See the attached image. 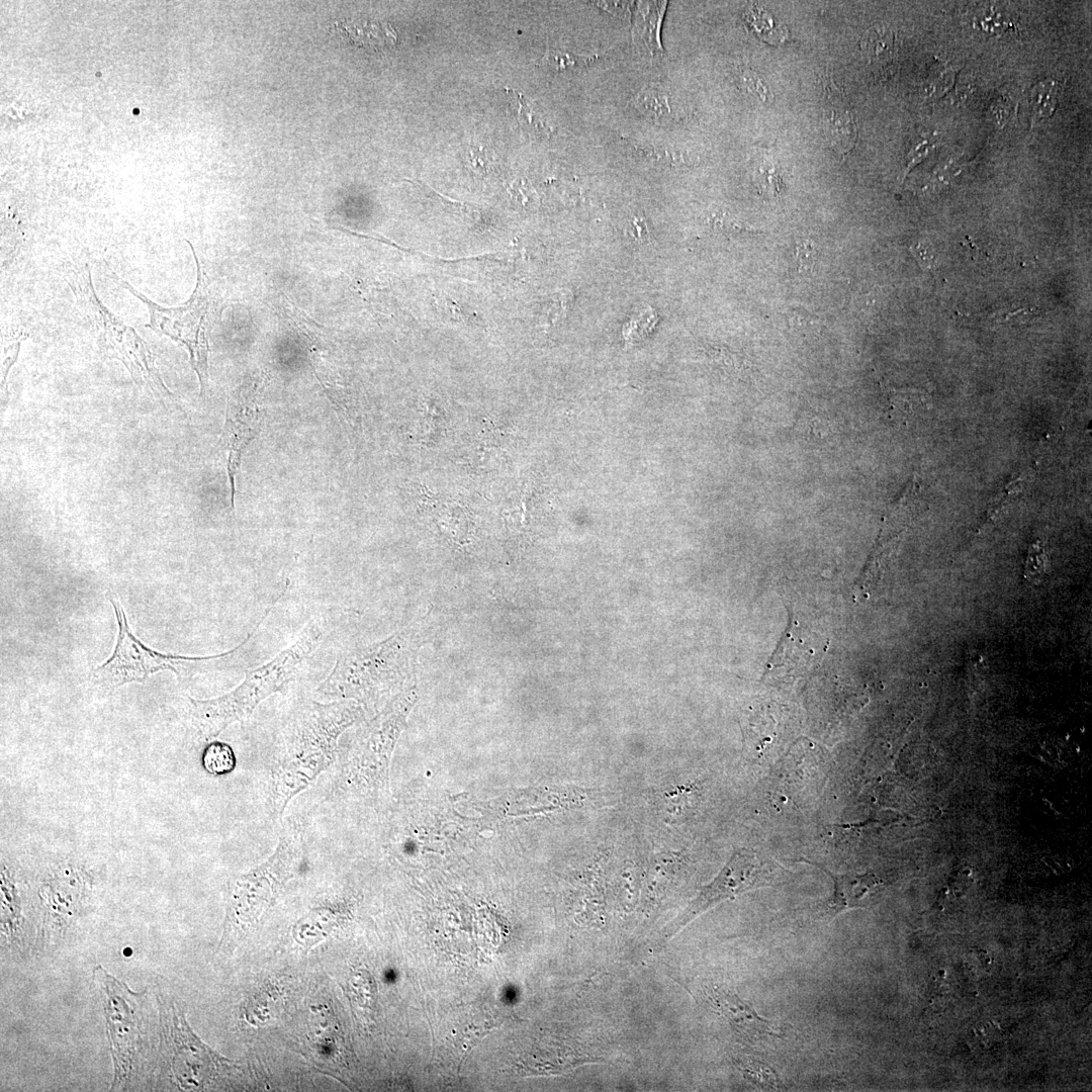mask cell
I'll return each instance as SVG.
<instances>
[{
	"label": "cell",
	"instance_id": "cell-21",
	"mask_svg": "<svg viewBox=\"0 0 1092 1092\" xmlns=\"http://www.w3.org/2000/svg\"><path fill=\"white\" fill-rule=\"evenodd\" d=\"M600 57L579 56L570 52L548 48L539 61V66L549 72L562 73L581 69L597 61Z\"/></svg>",
	"mask_w": 1092,
	"mask_h": 1092
},
{
	"label": "cell",
	"instance_id": "cell-12",
	"mask_svg": "<svg viewBox=\"0 0 1092 1092\" xmlns=\"http://www.w3.org/2000/svg\"><path fill=\"white\" fill-rule=\"evenodd\" d=\"M247 387L238 390L230 399L225 422L215 450L228 453V474L231 483V502L234 507L235 477L242 455L260 428V411L255 395Z\"/></svg>",
	"mask_w": 1092,
	"mask_h": 1092
},
{
	"label": "cell",
	"instance_id": "cell-13",
	"mask_svg": "<svg viewBox=\"0 0 1092 1092\" xmlns=\"http://www.w3.org/2000/svg\"><path fill=\"white\" fill-rule=\"evenodd\" d=\"M710 998L713 1005L721 1012L739 1035L756 1042L770 1037H781L779 1024L759 1016L753 1008L738 996L722 989L714 988Z\"/></svg>",
	"mask_w": 1092,
	"mask_h": 1092
},
{
	"label": "cell",
	"instance_id": "cell-14",
	"mask_svg": "<svg viewBox=\"0 0 1092 1092\" xmlns=\"http://www.w3.org/2000/svg\"><path fill=\"white\" fill-rule=\"evenodd\" d=\"M667 3V1L632 2L633 44L652 59L662 58L664 54L660 32Z\"/></svg>",
	"mask_w": 1092,
	"mask_h": 1092
},
{
	"label": "cell",
	"instance_id": "cell-31",
	"mask_svg": "<svg viewBox=\"0 0 1092 1092\" xmlns=\"http://www.w3.org/2000/svg\"><path fill=\"white\" fill-rule=\"evenodd\" d=\"M593 5L606 10L616 17L631 16L632 3L623 1H592Z\"/></svg>",
	"mask_w": 1092,
	"mask_h": 1092
},
{
	"label": "cell",
	"instance_id": "cell-28",
	"mask_svg": "<svg viewBox=\"0 0 1092 1092\" xmlns=\"http://www.w3.org/2000/svg\"><path fill=\"white\" fill-rule=\"evenodd\" d=\"M1049 558L1039 543L1033 544L1028 553L1025 566V576L1030 580L1040 579L1048 568Z\"/></svg>",
	"mask_w": 1092,
	"mask_h": 1092
},
{
	"label": "cell",
	"instance_id": "cell-7",
	"mask_svg": "<svg viewBox=\"0 0 1092 1092\" xmlns=\"http://www.w3.org/2000/svg\"><path fill=\"white\" fill-rule=\"evenodd\" d=\"M399 638L341 655L316 693L327 699L367 700L394 682L399 673Z\"/></svg>",
	"mask_w": 1092,
	"mask_h": 1092
},
{
	"label": "cell",
	"instance_id": "cell-6",
	"mask_svg": "<svg viewBox=\"0 0 1092 1092\" xmlns=\"http://www.w3.org/2000/svg\"><path fill=\"white\" fill-rule=\"evenodd\" d=\"M303 846L304 830L301 823L290 821L283 824L273 854L230 884L226 923L240 927L257 922L273 905L284 885L297 873Z\"/></svg>",
	"mask_w": 1092,
	"mask_h": 1092
},
{
	"label": "cell",
	"instance_id": "cell-9",
	"mask_svg": "<svg viewBox=\"0 0 1092 1092\" xmlns=\"http://www.w3.org/2000/svg\"><path fill=\"white\" fill-rule=\"evenodd\" d=\"M94 981L104 995V1013L114 1063V1083L118 1085L131 1075L142 1051V1016L138 1008V999L142 994L131 992L101 966L94 970Z\"/></svg>",
	"mask_w": 1092,
	"mask_h": 1092
},
{
	"label": "cell",
	"instance_id": "cell-3",
	"mask_svg": "<svg viewBox=\"0 0 1092 1092\" xmlns=\"http://www.w3.org/2000/svg\"><path fill=\"white\" fill-rule=\"evenodd\" d=\"M62 276L90 320L101 353L106 358L121 361L133 382L148 389L158 399L164 401L172 397L155 365V355L148 344L134 329L123 323L98 298L89 267L69 265L63 269Z\"/></svg>",
	"mask_w": 1092,
	"mask_h": 1092
},
{
	"label": "cell",
	"instance_id": "cell-24",
	"mask_svg": "<svg viewBox=\"0 0 1092 1092\" xmlns=\"http://www.w3.org/2000/svg\"><path fill=\"white\" fill-rule=\"evenodd\" d=\"M1033 108L1037 119L1049 116L1057 102L1058 86L1053 83H1041L1034 90Z\"/></svg>",
	"mask_w": 1092,
	"mask_h": 1092
},
{
	"label": "cell",
	"instance_id": "cell-11",
	"mask_svg": "<svg viewBox=\"0 0 1092 1092\" xmlns=\"http://www.w3.org/2000/svg\"><path fill=\"white\" fill-rule=\"evenodd\" d=\"M174 1045L172 1069L184 1089L204 1087L230 1061L202 1043L188 1026L183 1014L173 1013L170 1027Z\"/></svg>",
	"mask_w": 1092,
	"mask_h": 1092
},
{
	"label": "cell",
	"instance_id": "cell-23",
	"mask_svg": "<svg viewBox=\"0 0 1092 1092\" xmlns=\"http://www.w3.org/2000/svg\"><path fill=\"white\" fill-rule=\"evenodd\" d=\"M512 96V106L517 116L518 122L522 126H526L530 129L539 131L547 130L550 128L535 114L533 108L529 105L526 98L521 93L514 90H510Z\"/></svg>",
	"mask_w": 1092,
	"mask_h": 1092
},
{
	"label": "cell",
	"instance_id": "cell-22",
	"mask_svg": "<svg viewBox=\"0 0 1092 1092\" xmlns=\"http://www.w3.org/2000/svg\"><path fill=\"white\" fill-rule=\"evenodd\" d=\"M741 1071L753 1085L763 1090H780L783 1085L776 1072L766 1064L751 1060L742 1063Z\"/></svg>",
	"mask_w": 1092,
	"mask_h": 1092
},
{
	"label": "cell",
	"instance_id": "cell-1",
	"mask_svg": "<svg viewBox=\"0 0 1092 1092\" xmlns=\"http://www.w3.org/2000/svg\"><path fill=\"white\" fill-rule=\"evenodd\" d=\"M359 712L354 703L344 700L304 699L296 704L282 731V748L269 767L266 806L272 818L281 820L290 800L329 768L340 735Z\"/></svg>",
	"mask_w": 1092,
	"mask_h": 1092
},
{
	"label": "cell",
	"instance_id": "cell-16",
	"mask_svg": "<svg viewBox=\"0 0 1092 1092\" xmlns=\"http://www.w3.org/2000/svg\"><path fill=\"white\" fill-rule=\"evenodd\" d=\"M336 29L355 44L374 50L392 48L397 42L394 27L385 22L349 20L337 22Z\"/></svg>",
	"mask_w": 1092,
	"mask_h": 1092
},
{
	"label": "cell",
	"instance_id": "cell-19",
	"mask_svg": "<svg viewBox=\"0 0 1092 1092\" xmlns=\"http://www.w3.org/2000/svg\"><path fill=\"white\" fill-rule=\"evenodd\" d=\"M632 106L640 115L653 121H663L671 113L667 96L653 86L645 87L638 92L632 101Z\"/></svg>",
	"mask_w": 1092,
	"mask_h": 1092
},
{
	"label": "cell",
	"instance_id": "cell-30",
	"mask_svg": "<svg viewBox=\"0 0 1092 1092\" xmlns=\"http://www.w3.org/2000/svg\"><path fill=\"white\" fill-rule=\"evenodd\" d=\"M711 222L715 228L728 233H753L752 230H749L737 219L722 212L713 213Z\"/></svg>",
	"mask_w": 1092,
	"mask_h": 1092
},
{
	"label": "cell",
	"instance_id": "cell-27",
	"mask_svg": "<svg viewBox=\"0 0 1092 1092\" xmlns=\"http://www.w3.org/2000/svg\"><path fill=\"white\" fill-rule=\"evenodd\" d=\"M1026 481L1027 477L1022 474L1006 483L1003 490H1001L996 495V497L993 498L992 505L990 506L989 510V518H994V516L998 514L1008 502L1012 500L1018 493H1020Z\"/></svg>",
	"mask_w": 1092,
	"mask_h": 1092
},
{
	"label": "cell",
	"instance_id": "cell-17",
	"mask_svg": "<svg viewBox=\"0 0 1092 1092\" xmlns=\"http://www.w3.org/2000/svg\"><path fill=\"white\" fill-rule=\"evenodd\" d=\"M822 124L828 144L838 153L844 155L853 148L857 131L849 111L837 106L827 107L823 111Z\"/></svg>",
	"mask_w": 1092,
	"mask_h": 1092
},
{
	"label": "cell",
	"instance_id": "cell-20",
	"mask_svg": "<svg viewBox=\"0 0 1092 1092\" xmlns=\"http://www.w3.org/2000/svg\"><path fill=\"white\" fill-rule=\"evenodd\" d=\"M201 764L208 774L213 776H223L235 769L237 758L230 744L218 740H211L203 748Z\"/></svg>",
	"mask_w": 1092,
	"mask_h": 1092
},
{
	"label": "cell",
	"instance_id": "cell-8",
	"mask_svg": "<svg viewBox=\"0 0 1092 1092\" xmlns=\"http://www.w3.org/2000/svg\"><path fill=\"white\" fill-rule=\"evenodd\" d=\"M784 875V869L762 852L748 847L736 850L718 876L666 927L664 935L670 938L696 917L724 900L780 884Z\"/></svg>",
	"mask_w": 1092,
	"mask_h": 1092
},
{
	"label": "cell",
	"instance_id": "cell-29",
	"mask_svg": "<svg viewBox=\"0 0 1092 1092\" xmlns=\"http://www.w3.org/2000/svg\"><path fill=\"white\" fill-rule=\"evenodd\" d=\"M741 84L746 92L760 101H769L771 94L761 80L750 71L741 74Z\"/></svg>",
	"mask_w": 1092,
	"mask_h": 1092
},
{
	"label": "cell",
	"instance_id": "cell-5",
	"mask_svg": "<svg viewBox=\"0 0 1092 1092\" xmlns=\"http://www.w3.org/2000/svg\"><path fill=\"white\" fill-rule=\"evenodd\" d=\"M118 627L111 656L93 670L94 678L102 686L119 688L128 682H143L153 673L170 670L179 680H185L210 666L213 661L233 657L250 641L257 629L236 648L208 656L166 654L142 643L131 632L120 603L109 598Z\"/></svg>",
	"mask_w": 1092,
	"mask_h": 1092
},
{
	"label": "cell",
	"instance_id": "cell-15",
	"mask_svg": "<svg viewBox=\"0 0 1092 1092\" xmlns=\"http://www.w3.org/2000/svg\"><path fill=\"white\" fill-rule=\"evenodd\" d=\"M824 871L834 883V892L826 903V912L831 918L859 906L867 893L879 884L878 878L872 874L847 876Z\"/></svg>",
	"mask_w": 1092,
	"mask_h": 1092
},
{
	"label": "cell",
	"instance_id": "cell-25",
	"mask_svg": "<svg viewBox=\"0 0 1092 1092\" xmlns=\"http://www.w3.org/2000/svg\"><path fill=\"white\" fill-rule=\"evenodd\" d=\"M818 257V248L810 239L800 240L795 247V264L801 274L811 273Z\"/></svg>",
	"mask_w": 1092,
	"mask_h": 1092
},
{
	"label": "cell",
	"instance_id": "cell-26",
	"mask_svg": "<svg viewBox=\"0 0 1092 1092\" xmlns=\"http://www.w3.org/2000/svg\"><path fill=\"white\" fill-rule=\"evenodd\" d=\"M790 328L799 333H814L820 330L819 318L803 307H791L787 311Z\"/></svg>",
	"mask_w": 1092,
	"mask_h": 1092
},
{
	"label": "cell",
	"instance_id": "cell-2",
	"mask_svg": "<svg viewBox=\"0 0 1092 1092\" xmlns=\"http://www.w3.org/2000/svg\"><path fill=\"white\" fill-rule=\"evenodd\" d=\"M330 630L331 614L317 616L306 624L293 644L265 664L247 670L243 681L231 692L207 700L188 698L191 726L203 740L211 741L230 725L247 720L262 701L288 684Z\"/></svg>",
	"mask_w": 1092,
	"mask_h": 1092
},
{
	"label": "cell",
	"instance_id": "cell-4",
	"mask_svg": "<svg viewBox=\"0 0 1092 1092\" xmlns=\"http://www.w3.org/2000/svg\"><path fill=\"white\" fill-rule=\"evenodd\" d=\"M193 253L197 267V281L191 297L182 305L164 307L154 302L113 271L111 276L123 288L140 299L148 308L154 332L182 344L188 351L190 363L196 372L200 393L204 394L208 382L209 334L212 324L219 316V299L209 277L203 271L193 246L186 241Z\"/></svg>",
	"mask_w": 1092,
	"mask_h": 1092
},
{
	"label": "cell",
	"instance_id": "cell-10",
	"mask_svg": "<svg viewBox=\"0 0 1092 1092\" xmlns=\"http://www.w3.org/2000/svg\"><path fill=\"white\" fill-rule=\"evenodd\" d=\"M404 716V701H398L366 727L358 736L353 756L342 765L335 791L346 790L363 780L373 785L384 780Z\"/></svg>",
	"mask_w": 1092,
	"mask_h": 1092
},
{
	"label": "cell",
	"instance_id": "cell-18",
	"mask_svg": "<svg viewBox=\"0 0 1092 1092\" xmlns=\"http://www.w3.org/2000/svg\"><path fill=\"white\" fill-rule=\"evenodd\" d=\"M894 41V34L890 27L876 24L864 32L860 44L869 63L881 68L892 62Z\"/></svg>",
	"mask_w": 1092,
	"mask_h": 1092
},
{
	"label": "cell",
	"instance_id": "cell-32",
	"mask_svg": "<svg viewBox=\"0 0 1092 1092\" xmlns=\"http://www.w3.org/2000/svg\"><path fill=\"white\" fill-rule=\"evenodd\" d=\"M910 251L923 268L928 269L933 265L932 247H928L927 243L918 242L910 247Z\"/></svg>",
	"mask_w": 1092,
	"mask_h": 1092
}]
</instances>
